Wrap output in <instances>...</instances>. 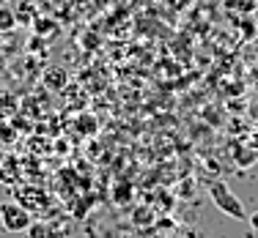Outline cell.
Wrapping results in <instances>:
<instances>
[{"instance_id": "obj_1", "label": "cell", "mask_w": 258, "mask_h": 238, "mask_svg": "<svg viewBox=\"0 0 258 238\" xmlns=\"http://www.w3.org/2000/svg\"><path fill=\"white\" fill-rule=\"evenodd\" d=\"M209 197H212V203L217 205V208L223 211L225 216H231L233 222H242V219H247V211H244L242 200H239L236 194H233L231 189L225 186V181H214V184L209 186Z\"/></svg>"}, {"instance_id": "obj_8", "label": "cell", "mask_w": 258, "mask_h": 238, "mask_svg": "<svg viewBox=\"0 0 258 238\" xmlns=\"http://www.w3.org/2000/svg\"><path fill=\"white\" fill-rule=\"evenodd\" d=\"M14 28H17L14 11H11L9 6H0V30H3V33H9V30H14Z\"/></svg>"}, {"instance_id": "obj_10", "label": "cell", "mask_w": 258, "mask_h": 238, "mask_svg": "<svg viewBox=\"0 0 258 238\" xmlns=\"http://www.w3.org/2000/svg\"><path fill=\"white\" fill-rule=\"evenodd\" d=\"M258 159V154H253L250 148H239V154H236V162H239V167H250Z\"/></svg>"}, {"instance_id": "obj_7", "label": "cell", "mask_w": 258, "mask_h": 238, "mask_svg": "<svg viewBox=\"0 0 258 238\" xmlns=\"http://www.w3.org/2000/svg\"><path fill=\"white\" fill-rule=\"evenodd\" d=\"M17 112V99L14 93H9L6 88H0V118H6V115H14Z\"/></svg>"}, {"instance_id": "obj_4", "label": "cell", "mask_w": 258, "mask_h": 238, "mask_svg": "<svg viewBox=\"0 0 258 238\" xmlns=\"http://www.w3.org/2000/svg\"><path fill=\"white\" fill-rule=\"evenodd\" d=\"M20 181V164H17V159L14 156H6V159H0V184H17Z\"/></svg>"}, {"instance_id": "obj_3", "label": "cell", "mask_w": 258, "mask_h": 238, "mask_svg": "<svg viewBox=\"0 0 258 238\" xmlns=\"http://www.w3.org/2000/svg\"><path fill=\"white\" fill-rule=\"evenodd\" d=\"M17 203L25 205L30 213H39L50 205V197H44V192L36 189V186H22L20 192H17Z\"/></svg>"}, {"instance_id": "obj_13", "label": "cell", "mask_w": 258, "mask_h": 238, "mask_svg": "<svg viewBox=\"0 0 258 238\" xmlns=\"http://www.w3.org/2000/svg\"><path fill=\"white\" fill-rule=\"evenodd\" d=\"M170 238H179V235H170Z\"/></svg>"}, {"instance_id": "obj_5", "label": "cell", "mask_w": 258, "mask_h": 238, "mask_svg": "<svg viewBox=\"0 0 258 238\" xmlns=\"http://www.w3.org/2000/svg\"><path fill=\"white\" fill-rule=\"evenodd\" d=\"M66 79H69V77H66V71L60 69V66H50V69L44 71V85L50 90H63L66 88Z\"/></svg>"}, {"instance_id": "obj_2", "label": "cell", "mask_w": 258, "mask_h": 238, "mask_svg": "<svg viewBox=\"0 0 258 238\" xmlns=\"http://www.w3.org/2000/svg\"><path fill=\"white\" fill-rule=\"evenodd\" d=\"M33 224V213L25 205H20L17 200H3L0 203V227L6 233H25Z\"/></svg>"}, {"instance_id": "obj_11", "label": "cell", "mask_w": 258, "mask_h": 238, "mask_svg": "<svg viewBox=\"0 0 258 238\" xmlns=\"http://www.w3.org/2000/svg\"><path fill=\"white\" fill-rule=\"evenodd\" d=\"M149 216H151L149 211H138V213H135V222H138V224H149V222H151Z\"/></svg>"}, {"instance_id": "obj_9", "label": "cell", "mask_w": 258, "mask_h": 238, "mask_svg": "<svg viewBox=\"0 0 258 238\" xmlns=\"http://www.w3.org/2000/svg\"><path fill=\"white\" fill-rule=\"evenodd\" d=\"M77 129H80V134H94L96 132V118L94 115H80Z\"/></svg>"}, {"instance_id": "obj_6", "label": "cell", "mask_w": 258, "mask_h": 238, "mask_svg": "<svg viewBox=\"0 0 258 238\" xmlns=\"http://www.w3.org/2000/svg\"><path fill=\"white\" fill-rule=\"evenodd\" d=\"M17 137H20V132H17L14 124H9L6 118H0V145H6V148H11V145L17 143Z\"/></svg>"}, {"instance_id": "obj_12", "label": "cell", "mask_w": 258, "mask_h": 238, "mask_svg": "<svg viewBox=\"0 0 258 238\" xmlns=\"http://www.w3.org/2000/svg\"><path fill=\"white\" fill-rule=\"evenodd\" d=\"M247 222H250V227H253V230H258V211H255V213H250Z\"/></svg>"}, {"instance_id": "obj_14", "label": "cell", "mask_w": 258, "mask_h": 238, "mask_svg": "<svg viewBox=\"0 0 258 238\" xmlns=\"http://www.w3.org/2000/svg\"><path fill=\"white\" fill-rule=\"evenodd\" d=\"M0 66H3V60H0Z\"/></svg>"}]
</instances>
